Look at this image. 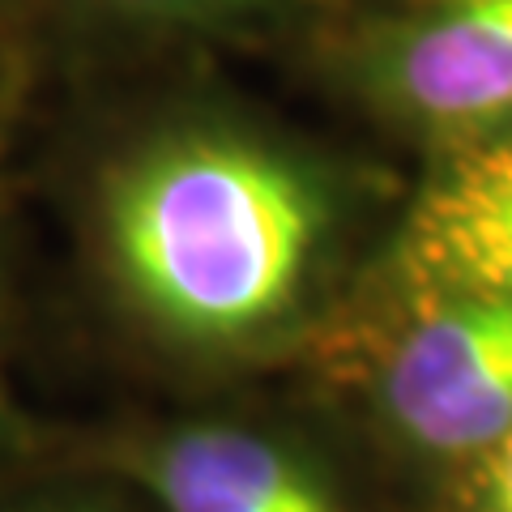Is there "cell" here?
Wrapping results in <instances>:
<instances>
[{
  "label": "cell",
  "mask_w": 512,
  "mask_h": 512,
  "mask_svg": "<svg viewBox=\"0 0 512 512\" xmlns=\"http://www.w3.org/2000/svg\"><path fill=\"white\" fill-rule=\"evenodd\" d=\"M457 512H512V427L466 470Z\"/></svg>",
  "instance_id": "cell-7"
},
{
  "label": "cell",
  "mask_w": 512,
  "mask_h": 512,
  "mask_svg": "<svg viewBox=\"0 0 512 512\" xmlns=\"http://www.w3.org/2000/svg\"><path fill=\"white\" fill-rule=\"evenodd\" d=\"M0 103H5V69H0Z\"/></svg>",
  "instance_id": "cell-9"
},
{
  "label": "cell",
  "mask_w": 512,
  "mask_h": 512,
  "mask_svg": "<svg viewBox=\"0 0 512 512\" xmlns=\"http://www.w3.org/2000/svg\"><path fill=\"white\" fill-rule=\"evenodd\" d=\"M376 414L410 457L470 470L512 427V295H414L376 367Z\"/></svg>",
  "instance_id": "cell-2"
},
{
  "label": "cell",
  "mask_w": 512,
  "mask_h": 512,
  "mask_svg": "<svg viewBox=\"0 0 512 512\" xmlns=\"http://www.w3.org/2000/svg\"><path fill=\"white\" fill-rule=\"evenodd\" d=\"M350 77L448 154L512 133V0H410L359 35Z\"/></svg>",
  "instance_id": "cell-3"
},
{
  "label": "cell",
  "mask_w": 512,
  "mask_h": 512,
  "mask_svg": "<svg viewBox=\"0 0 512 512\" xmlns=\"http://www.w3.org/2000/svg\"><path fill=\"white\" fill-rule=\"evenodd\" d=\"M397 274L410 295H512V133L457 150L423 188L397 244Z\"/></svg>",
  "instance_id": "cell-5"
},
{
  "label": "cell",
  "mask_w": 512,
  "mask_h": 512,
  "mask_svg": "<svg viewBox=\"0 0 512 512\" xmlns=\"http://www.w3.org/2000/svg\"><path fill=\"white\" fill-rule=\"evenodd\" d=\"M30 512H99V508H82V504H52V508H30Z\"/></svg>",
  "instance_id": "cell-8"
},
{
  "label": "cell",
  "mask_w": 512,
  "mask_h": 512,
  "mask_svg": "<svg viewBox=\"0 0 512 512\" xmlns=\"http://www.w3.org/2000/svg\"><path fill=\"white\" fill-rule=\"evenodd\" d=\"M329 218V192L308 163L227 124L154 133L111 167L99 201L124 299L192 350H244L291 325Z\"/></svg>",
  "instance_id": "cell-1"
},
{
  "label": "cell",
  "mask_w": 512,
  "mask_h": 512,
  "mask_svg": "<svg viewBox=\"0 0 512 512\" xmlns=\"http://www.w3.org/2000/svg\"><path fill=\"white\" fill-rule=\"evenodd\" d=\"M124 470L158 512H350L303 448L239 423H180L128 448Z\"/></svg>",
  "instance_id": "cell-4"
},
{
  "label": "cell",
  "mask_w": 512,
  "mask_h": 512,
  "mask_svg": "<svg viewBox=\"0 0 512 512\" xmlns=\"http://www.w3.org/2000/svg\"><path fill=\"white\" fill-rule=\"evenodd\" d=\"M90 13L120 22H154V26H210V22H235L252 13H274L295 0H77Z\"/></svg>",
  "instance_id": "cell-6"
}]
</instances>
